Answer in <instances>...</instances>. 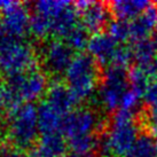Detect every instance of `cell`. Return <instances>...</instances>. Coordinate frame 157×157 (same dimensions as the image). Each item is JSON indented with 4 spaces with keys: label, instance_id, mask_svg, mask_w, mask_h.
<instances>
[{
    "label": "cell",
    "instance_id": "6da1fadb",
    "mask_svg": "<svg viewBox=\"0 0 157 157\" xmlns=\"http://www.w3.org/2000/svg\"><path fill=\"white\" fill-rule=\"evenodd\" d=\"M139 135L134 111L119 109L113 115L108 131L100 138L99 151L105 157H125Z\"/></svg>",
    "mask_w": 157,
    "mask_h": 157
},
{
    "label": "cell",
    "instance_id": "7a4b0ae2",
    "mask_svg": "<svg viewBox=\"0 0 157 157\" xmlns=\"http://www.w3.org/2000/svg\"><path fill=\"white\" fill-rule=\"evenodd\" d=\"M64 76L67 86L77 103L94 96L102 78L98 62L90 54L85 53L75 55Z\"/></svg>",
    "mask_w": 157,
    "mask_h": 157
},
{
    "label": "cell",
    "instance_id": "3957f363",
    "mask_svg": "<svg viewBox=\"0 0 157 157\" xmlns=\"http://www.w3.org/2000/svg\"><path fill=\"white\" fill-rule=\"evenodd\" d=\"M5 133L12 144L21 149L32 148L39 135L38 108L33 103H22L7 115Z\"/></svg>",
    "mask_w": 157,
    "mask_h": 157
},
{
    "label": "cell",
    "instance_id": "277c9868",
    "mask_svg": "<svg viewBox=\"0 0 157 157\" xmlns=\"http://www.w3.org/2000/svg\"><path fill=\"white\" fill-rule=\"evenodd\" d=\"M37 64L35 47L23 39H12L0 51V74L7 78L33 71Z\"/></svg>",
    "mask_w": 157,
    "mask_h": 157
},
{
    "label": "cell",
    "instance_id": "5b68a950",
    "mask_svg": "<svg viewBox=\"0 0 157 157\" xmlns=\"http://www.w3.org/2000/svg\"><path fill=\"white\" fill-rule=\"evenodd\" d=\"M35 13L49 20L52 36L66 38L77 25H79V13L75 4L63 0H41L33 4Z\"/></svg>",
    "mask_w": 157,
    "mask_h": 157
},
{
    "label": "cell",
    "instance_id": "8992f818",
    "mask_svg": "<svg viewBox=\"0 0 157 157\" xmlns=\"http://www.w3.org/2000/svg\"><path fill=\"white\" fill-rule=\"evenodd\" d=\"M130 90L127 68L118 66L107 67L102 74L98 90V100L105 111H118L122 100Z\"/></svg>",
    "mask_w": 157,
    "mask_h": 157
},
{
    "label": "cell",
    "instance_id": "52a82bcc",
    "mask_svg": "<svg viewBox=\"0 0 157 157\" xmlns=\"http://www.w3.org/2000/svg\"><path fill=\"white\" fill-rule=\"evenodd\" d=\"M6 85L12 90L18 102L22 105L32 103L46 95L48 80L43 71L36 69L28 74L9 77Z\"/></svg>",
    "mask_w": 157,
    "mask_h": 157
},
{
    "label": "cell",
    "instance_id": "ba28073f",
    "mask_svg": "<svg viewBox=\"0 0 157 157\" xmlns=\"http://www.w3.org/2000/svg\"><path fill=\"white\" fill-rule=\"evenodd\" d=\"M103 127V119L91 108L74 109L63 118L61 133L67 139L96 134Z\"/></svg>",
    "mask_w": 157,
    "mask_h": 157
},
{
    "label": "cell",
    "instance_id": "9c48e42d",
    "mask_svg": "<svg viewBox=\"0 0 157 157\" xmlns=\"http://www.w3.org/2000/svg\"><path fill=\"white\" fill-rule=\"evenodd\" d=\"M1 20L12 39H23L29 33L31 15L25 4L20 1H5L1 8Z\"/></svg>",
    "mask_w": 157,
    "mask_h": 157
},
{
    "label": "cell",
    "instance_id": "30bf717a",
    "mask_svg": "<svg viewBox=\"0 0 157 157\" xmlns=\"http://www.w3.org/2000/svg\"><path fill=\"white\" fill-rule=\"evenodd\" d=\"M80 17V25L88 33H100L110 23V9L105 4L96 1L75 2Z\"/></svg>",
    "mask_w": 157,
    "mask_h": 157
},
{
    "label": "cell",
    "instance_id": "8fae6325",
    "mask_svg": "<svg viewBox=\"0 0 157 157\" xmlns=\"http://www.w3.org/2000/svg\"><path fill=\"white\" fill-rule=\"evenodd\" d=\"M74 56V51L66 41L56 38L47 41L41 51V59L45 68L53 75L66 74Z\"/></svg>",
    "mask_w": 157,
    "mask_h": 157
},
{
    "label": "cell",
    "instance_id": "7c38bea8",
    "mask_svg": "<svg viewBox=\"0 0 157 157\" xmlns=\"http://www.w3.org/2000/svg\"><path fill=\"white\" fill-rule=\"evenodd\" d=\"M45 102L63 117L71 113L74 110V107L77 105L67 84L60 80H53L48 85Z\"/></svg>",
    "mask_w": 157,
    "mask_h": 157
},
{
    "label": "cell",
    "instance_id": "4fadbf2b",
    "mask_svg": "<svg viewBox=\"0 0 157 157\" xmlns=\"http://www.w3.org/2000/svg\"><path fill=\"white\" fill-rule=\"evenodd\" d=\"M118 43L107 32H100L90 38L87 51L99 66H111Z\"/></svg>",
    "mask_w": 157,
    "mask_h": 157
},
{
    "label": "cell",
    "instance_id": "5bb4252c",
    "mask_svg": "<svg viewBox=\"0 0 157 157\" xmlns=\"http://www.w3.org/2000/svg\"><path fill=\"white\" fill-rule=\"evenodd\" d=\"M68 149V140L62 133L43 134L38 142L29 149L26 157H63Z\"/></svg>",
    "mask_w": 157,
    "mask_h": 157
},
{
    "label": "cell",
    "instance_id": "9a60e30c",
    "mask_svg": "<svg viewBox=\"0 0 157 157\" xmlns=\"http://www.w3.org/2000/svg\"><path fill=\"white\" fill-rule=\"evenodd\" d=\"M157 31V7L150 5L144 13L130 21V39L133 41L149 39Z\"/></svg>",
    "mask_w": 157,
    "mask_h": 157
},
{
    "label": "cell",
    "instance_id": "2e32d148",
    "mask_svg": "<svg viewBox=\"0 0 157 157\" xmlns=\"http://www.w3.org/2000/svg\"><path fill=\"white\" fill-rule=\"evenodd\" d=\"M151 5L146 0H116L108 5L110 13L119 20L132 21L144 13Z\"/></svg>",
    "mask_w": 157,
    "mask_h": 157
},
{
    "label": "cell",
    "instance_id": "e0dca14e",
    "mask_svg": "<svg viewBox=\"0 0 157 157\" xmlns=\"http://www.w3.org/2000/svg\"><path fill=\"white\" fill-rule=\"evenodd\" d=\"M37 108H38V126L40 134L61 133L64 117L57 113L45 101H43Z\"/></svg>",
    "mask_w": 157,
    "mask_h": 157
},
{
    "label": "cell",
    "instance_id": "ac0fdd59",
    "mask_svg": "<svg viewBox=\"0 0 157 157\" xmlns=\"http://www.w3.org/2000/svg\"><path fill=\"white\" fill-rule=\"evenodd\" d=\"M100 138L96 134L84 135L68 140V148L76 157H94L99 151Z\"/></svg>",
    "mask_w": 157,
    "mask_h": 157
},
{
    "label": "cell",
    "instance_id": "d6986e66",
    "mask_svg": "<svg viewBox=\"0 0 157 157\" xmlns=\"http://www.w3.org/2000/svg\"><path fill=\"white\" fill-rule=\"evenodd\" d=\"M127 157H157L155 138L147 133L140 134Z\"/></svg>",
    "mask_w": 157,
    "mask_h": 157
},
{
    "label": "cell",
    "instance_id": "ffe728a7",
    "mask_svg": "<svg viewBox=\"0 0 157 157\" xmlns=\"http://www.w3.org/2000/svg\"><path fill=\"white\" fill-rule=\"evenodd\" d=\"M128 79H130V88L144 99V94L153 80L150 76L144 69L135 66L128 71Z\"/></svg>",
    "mask_w": 157,
    "mask_h": 157
},
{
    "label": "cell",
    "instance_id": "44dd1931",
    "mask_svg": "<svg viewBox=\"0 0 157 157\" xmlns=\"http://www.w3.org/2000/svg\"><path fill=\"white\" fill-rule=\"evenodd\" d=\"M29 33H31V36L36 39H47L49 36H52V28L49 20L40 14L33 13L31 16Z\"/></svg>",
    "mask_w": 157,
    "mask_h": 157
},
{
    "label": "cell",
    "instance_id": "7402d4cb",
    "mask_svg": "<svg viewBox=\"0 0 157 157\" xmlns=\"http://www.w3.org/2000/svg\"><path fill=\"white\" fill-rule=\"evenodd\" d=\"M90 38H91V37H88L87 31L79 24V25L76 26L74 30L71 31L69 35L64 38V41L68 44V46H69L72 51L82 52L85 48H87Z\"/></svg>",
    "mask_w": 157,
    "mask_h": 157
},
{
    "label": "cell",
    "instance_id": "603a6c76",
    "mask_svg": "<svg viewBox=\"0 0 157 157\" xmlns=\"http://www.w3.org/2000/svg\"><path fill=\"white\" fill-rule=\"evenodd\" d=\"M107 28H108L107 33L110 37H113L118 44H124L126 40L130 39V22L128 21L115 18L113 21H110Z\"/></svg>",
    "mask_w": 157,
    "mask_h": 157
},
{
    "label": "cell",
    "instance_id": "cb8c5ba5",
    "mask_svg": "<svg viewBox=\"0 0 157 157\" xmlns=\"http://www.w3.org/2000/svg\"><path fill=\"white\" fill-rule=\"evenodd\" d=\"M21 105L12 90L5 84L0 85V115H8Z\"/></svg>",
    "mask_w": 157,
    "mask_h": 157
},
{
    "label": "cell",
    "instance_id": "d4e9b609",
    "mask_svg": "<svg viewBox=\"0 0 157 157\" xmlns=\"http://www.w3.org/2000/svg\"><path fill=\"white\" fill-rule=\"evenodd\" d=\"M144 99L148 107L149 118L154 125L157 126V77L151 80Z\"/></svg>",
    "mask_w": 157,
    "mask_h": 157
},
{
    "label": "cell",
    "instance_id": "484cf974",
    "mask_svg": "<svg viewBox=\"0 0 157 157\" xmlns=\"http://www.w3.org/2000/svg\"><path fill=\"white\" fill-rule=\"evenodd\" d=\"M133 61V52L132 46H127L125 44H119L115 52L111 66H118L123 68H127V66Z\"/></svg>",
    "mask_w": 157,
    "mask_h": 157
},
{
    "label": "cell",
    "instance_id": "4316f807",
    "mask_svg": "<svg viewBox=\"0 0 157 157\" xmlns=\"http://www.w3.org/2000/svg\"><path fill=\"white\" fill-rule=\"evenodd\" d=\"M141 99H142V98H141L139 94H136L135 92H133L131 88H130V90L126 92V94L124 95V98H123L122 105H121V108H119V109L134 111L135 113V109H136V107L139 105Z\"/></svg>",
    "mask_w": 157,
    "mask_h": 157
},
{
    "label": "cell",
    "instance_id": "83f0119b",
    "mask_svg": "<svg viewBox=\"0 0 157 157\" xmlns=\"http://www.w3.org/2000/svg\"><path fill=\"white\" fill-rule=\"evenodd\" d=\"M0 157H26V153L23 149L14 144H1L0 146Z\"/></svg>",
    "mask_w": 157,
    "mask_h": 157
},
{
    "label": "cell",
    "instance_id": "f1b7e54d",
    "mask_svg": "<svg viewBox=\"0 0 157 157\" xmlns=\"http://www.w3.org/2000/svg\"><path fill=\"white\" fill-rule=\"evenodd\" d=\"M10 40H12V38L7 33L4 23H2V20H1V16H0V51L8 44Z\"/></svg>",
    "mask_w": 157,
    "mask_h": 157
},
{
    "label": "cell",
    "instance_id": "f546056e",
    "mask_svg": "<svg viewBox=\"0 0 157 157\" xmlns=\"http://www.w3.org/2000/svg\"><path fill=\"white\" fill-rule=\"evenodd\" d=\"M149 39H150V41H151V45L154 46L155 51L157 52V31L154 33L153 36H151V37H150V38H149Z\"/></svg>",
    "mask_w": 157,
    "mask_h": 157
},
{
    "label": "cell",
    "instance_id": "4dcf8cb0",
    "mask_svg": "<svg viewBox=\"0 0 157 157\" xmlns=\"http://www.w3.org/2000/svg\"><path fill=\"white\" fill-rule=\"evenodd\" d=\"M2 6H4V1H0V10L2 8Z\"/></svg>",
    "mask_w": 157,
    "mask_h": 157
},
{
    "label": "cell",
    "instance_id": "1f68e13d",
    "mask_svg": "<svg viewBox=\"0 0 157 157\" xmlns=\"http://www.w3.org/2000/svg\"><path fill=\"white\" fill-rule=\"evenodd\" d=\"M63 157H76L75 156V155H72V154H71V155H64V156Z\"/></svg>",
    "mask_w": 157,
    "mask_h": 157
},
{
    "label": "cell",
    "instance_id": "d6a6232c",
    "mask_svg": "<svg viewBox=\"0 0 157 157\" xmlns=\"http://www.w3.org/2000/svg\"><path fill=\"white\" fill-rule=\"evenodd\" d=\"M155 141H156V149H157V134L155 135Z\"/></svg>",
    "mask_w": 157,
    "mask_h": 157
},
{
    "label": "cell",
    "instance_id": "836d02e7",
    "mask_svg": "<svg viewBox=\"0 0 157 157\" xmlns=\"http://www.w3.org/2000/svg\"><path fill=\"white\" fill-rule=\"evenodd\" d=\"M0 85H1V83H0Z\"/></svg>",
    "mask_w": 157,
    "mask_h": 157
},
{
    "label": "cell",
    "instance_id": "e575fe53",
    "mask_svg": "<svg viewBox=\"0 0 157 157\" xmlns=\"http://www.w3.org/2000/svg\"><path fill=\"white\" fill-rule=\"evenodd\" d=\"M125 157H127V156H125Z\"/></svg>",
    "mask_w": 157,
    "mask_h": 157
}]
</instances>
